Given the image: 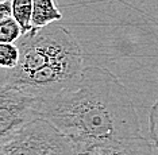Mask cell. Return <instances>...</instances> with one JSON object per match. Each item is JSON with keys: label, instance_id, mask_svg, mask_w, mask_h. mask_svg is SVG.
Here are the masks:
<instances>
[{"label": "cell", "instance_id": "cell-1", "mask_svg": "<svg viewBox=\"0 0 158 155\" xmlns=\"http://www.w3.org/2000/svg\"><path fill=\"white\" fill-rule=\"evenodd\" d=\"M39 113L73 140L78 154L95 143L142 135L127 88L100 66H85L73 85L41 101Z\"/></svg>", "mask_w": 158, "mask_h": 155}, {"label": "cell", "instance_id": "cell-2", "mask_svg": "<svg viewBox=\"0 0 158 155\" xmlns=\"http://www.w3.org/2000/svg\"><path fill=\"white\" fill-rule=\"evenodd\" d=\"M19 62L7 70L4 84L48 100L73 85L82 74L84 54L66 27L52 23L34 27L16 41Z\"/></svg>", "mask_w": 158, "mask_h": 155}, {"label": "cell", "instance_id": "cell-3", "mask_svg": "<svg viewBox=\"0 0 158 155\" xmlns=\"http://www.w3.org/2000/svg\"><path fill=\"white\" fill-rule=\"evenodd\" d=\"M0 155H78V150L48 119L37 117L2 140Z\"/></svg>", "mask_w": 158, "mask_h": 155}, {"label": "cell", "instance_id": "cell-4", "mask_svg": "<svg viewBox=\"0 0 158 155\" xmlns=\"http://www.w3.org/2000/svg\"><path fill=\"white\" fill-rule=\"evenodd\" d=\"M41 100L11 85L0 89V140L41 117Z\"/></svg>", "mask_w": 158, "mask_h": 155}, {"label": "cell", "instance_id": "cell-5", "mask_svg": "<svg viewBox=\"0 0 158 155\" xmlns=\"http://www.w3.org/2000/svg\"><path fill=\"white\" fill-rule=\"evenodd\" d=\"M78 155H156L154 145L142 135L88 146Z\"/></svg>", "mask_w": 158, "mask_h": 155}, {"label": "cell", "instance_id": "cell-6", "mask_svg": "<svg viewBox=\"0 0 158 155\" xmlns=\"http://www.w3.org/2000/svg\"><path fill=\"white\" fill-rule=\"evenodd\" d=\"M62 19V12L54 0H34L33 27H45Z\"/></svg>", "mask_w": 158, "mask_h": 155}, {"label": "cell", "instance_id": "cell-7", "mask_svg": "<svg viewBox=\"0 0 158 155\" xmlns=\"http://www.w3.org/2000/svg\"><path fill=\"white\" fill-rule=\"evenodd\" d=\"M34 0H12V18L20 24L23 34L33 30Z\"/></svg>", "mask_w": 158, "mask_h": 155}, {"label": "cell", "instance_id": "cell-8", "mask_svg": "<svg viewBox=\"0 0 158 155\" xmlns=\"http://www.w3.org/2000/svg\"><path fill=\"white\" fill-rule=\"evenodd\" d=\"M22 35V27L12 16L0 20V43H16Z\"/></svg>", "mask_w": 158, "mask_h": 155}, {"label": "cell", "instance_id": "cell-9", "mask_svg": "<svg viewBox=\"0 0 158 155\" xmlns=\"http://www.w3.org/2000/svg\"><path fill=\"white\" fill-rule=\"evenodd\" d=\"M19 47L16 43H0V66L6 70L16 67L19 62Z\"/></svg>", "mask_w": 158, "mask_h": 155}, {"label": "cell", "instance_id": "cell-10", "mask_svg": "<svg viewBox=\"0 0 158 155\" xmlns=\"http://www.w3.org/2000/svg\"><path fill=\"white\" fill-rule=\"evenodd\" d=\"M149 134L154 147L158 150V97L149 111Z\"/></svg>", "mask_w": 158, "mask_h": 155}, {"label": "cell", "instance_id": "cell-11", "mask_svg": "<svg viewBox=\"0 0 158 155\" xmlns=\"http://www.w3.org/2000/svg\"><path fill=\"white\" fill-rule=\"evenodd\" d=\"M12 16V2L11 3H0V20Z\"/></svg>", "mask_w": 158, "mask_h": 155}, {"label": "cell", "instance_id": "cell-12", "mask_svg": "<svg viewBox=\"0 0 158 155\" xmlns=\"http://www.w3.org/2000/svg\"><path fill=\"white\" fill-rule=\"evenodd\" d=\"M12 0H0V3H11Z\"/></svg>", "mask_w": 158, "mask_h": 155}]
</instances>
